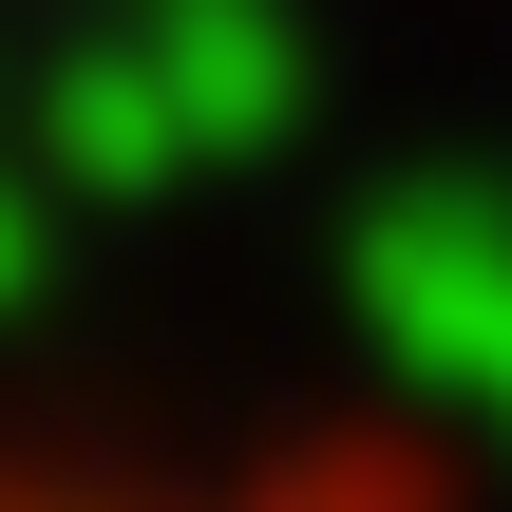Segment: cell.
Returning <instances> with one entry per match:
<instances>
[{
  "instance_id": "6da1fadb",
  "label": "cell",
  "mask_w": 512,
  "mask_h": 512,
  "mask_svg": "<svg viewBox=\"0 0 512 512\" xmlns=\"http://www.w3.org/2000/svg\"><path fill=\"white\" fill-rule=\"evenodd\" d=\"M0 512H456V494H418V475H190V494H0Z\"/></svg>"
}]
</instances>
